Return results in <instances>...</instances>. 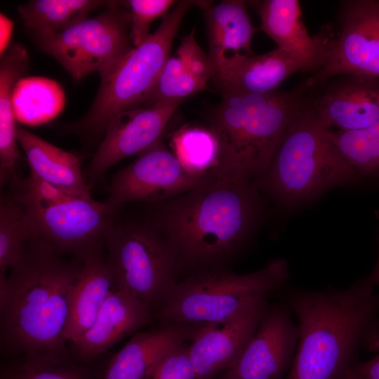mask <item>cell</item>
Wrapping results in <instances>:
<instances>
[{"label": "cell", "mask_w": 379, "mask_h": 379, "mask_svg": "<svg viewBox=\"0 0 379 379\" xmlns=\"http://www.w3.org/2000/svg\"><path fill=\"white\" fill-rule=\"evenodd\" d=\"M157 204L150 223L174 249L179 276L225 268L253 233L262 211L252 182L215 177Z\"/></svg>", "instance_id": "6da1fadb"}, {"label": "cell", "mask_w": 379, "mask_h": 379, "mask_svg": "<svg viewBox=\"0 0 379 379\" xmlns=\"http://www.w3.org/2000/svg\"><path fill=\"white\" fill-rule=\"evenodd\" d=\"M366 277L342 289L285 291L298 344L284 379H344L361 351L379 352V293Z\"/></svg>", "instance_id": "7a4b0ae2"}, {"label": "cell", "mask_w": 379, "mask_h": 379, "mask_svg": "<svg viewBox=\"0 0 379 379\" xmlns=\"http://www.w3.org/2000/svg\"><path fill=\"white\" fill-rule=\"evenodd\" d=\"M65 256L29 241L20 262L0 283L1 348L8 354L67 359L63 333L84 262Z\"/></svg>", "instance_id": "3957f363"}, {"label": "cell", "mask_w": 379, "mask_h": 379, "mask_svg": "<svg viewBox=\"0 0 379 379\" xmlns=\"http://www.w3.org/2000/svg\"><path fill=\"white\" fill-rule=\"evenodd\" d=\"M305 100L298 92H230L208 116L218 146L212 176L253 182L267 168Z\"/></svg>", "instance_id": "277c9868"}, {"label": "cell", "mask_w": 379, "mask_h": 379, "mask_svg": "<svg viewBox=\"0 0 379 379\" xmlns=\"http://www.w3.org/2000/svg\"><path fill=\"white\" fill-rule=\"evenodd\" d=\"M357 175L305 101L267 168L252 183L280 206L292 208L353 181Z\"/></svg>", "instance_id": "5b68a950"}, {"label": "cell", "mask_w": 379, "mask_h": 379, "mask_svg": "<svg viewBox=\"0 0 379 379\" xmlns=\"http://www.w3.org/2000/svg\"><path fill=\"white\" fill-rule=\"evenodd\" d=\"M11 197L23 208L31 239L84 260L103 250L114 211L90 194L60 189L32 174L12 182Z\"/></svg>", "instance_id": "8992f818"}, {"label": "cell", "mask_w": 379, "mask_h": 379, "mask_svg": "<svg viewBox=\"0 0 379 379\" xmlns=\"http://www.w3.org/2000/svg\"><path fill=\"white\" fill-rule=\"evenodd\" d=\"M289 276V264L284 258L274 259L263 268L247 274L225 268L196 272L178 282L157 313L164 326L222 321L250 302L280 291Z\"/></svg>", "instance_id": "52a82bcc"}, {"label": "cell", "mask_w": 379, "mask_h": 379, "mask_svg": "<svg viewBox=\"0 0 379 379\" xmlns=\"http://www.w3.org/2000/svg\"><path fill=\"white\" fill-rule=\"evenodd\" d=\"M209 1H180L163 18L157 30L133 48L104 79L93 103L72 128L86 135L105 133L120 113L142 107L170 58V51L182 20L193 6L205 9Z\"/></svg>", "instance_id": "ba28073f"}, {"label": "cell", "mask_w": 379, "mask_h": 379, "mask_svg": "<svg viewBox=\"0 0 379 379\" xmlns=\"http://www.w3.org/2000/svg\"><path fill=\"white\" fill-rule=\"evenodd\" d=\"M105 246L113 288L159 310L179 281L177 256L169 242L150 222L114 223Z\"/></svg>", "instance_id": "9c48e42d"}, {"label": "cell", "mask_w": 379, "mask_h": 379, "mask_svg": "<svg viewBox=\"0 0 379 379\" xmlns=\"http://www.w3.org/2000/svg\"><path fill=\"white\" fill-rule=\"evenodd\" d=\"M113 1L99 15L58 32L32 34L38 46L79 81L97 72L105 78L133 48L130 12Z\"/></svg>", "instance_id": "30bf717a"}, {"label": "cell", "mask_w": 379, "mask_h": 379, "mask_svg": "<svg viewBox=\"0 0 379 379\" xmlns=\"http://www.w3.org/2000/svg\"><path fill=\"white\" fill-rule=\"evenodd\" d=\"M212 177L187 171L161 137L113 175L105 203L114 212L128 202L160 204L194 189Z\"/></svg>", "instance_id": "8fae6325"}, {"label": "cell", "mask_w": 379, "mask_h": 379, "mask_svg": "<svg viewBox=\"0 0 379 379\" xmlns=\"http://www.w3.org/2000/svg\"><path fill=\"white\" fill-rule=\"evenodd\" d=\"M339 18L327 58L309 79V86L346 74L379 79V0L343 1Z\"/></svg>", "instance_id": "7c38bea8"}, {"label": "cell", "mask_w": 379, "mask_h": 379, "mask_svg": "<svg viewBox=\"0 0 379 379\" xmlns=\"http://www.w3.org/2000/svg\"><path fill=\"white\" fill-rule=\"evenodd\" d=\"M291 314L284 301L269 305L241 355L220 379H284L299 338Z\"/></svg>", "instance_id": "4fadbf2b"}, {"label": "cell", "mask_w": 379, "mask_h": 379, "mask_svg": "<svg viewBox=\"0 0 379 379\" xmlns=\"http://www.w3.org/2000/svg\"><path fill=\"white\" fill-rule=\"evenodd\" d=\"M267 299L250 302L226 320L197 325L189 344L197 379H215L236 362L267 310Z\"/></svg>", "instance_id": "5bb4252c"}, {"label": "cell", "mask_w": 379, "mask_h": 379, "mask_svg": "<svg viewBox=\"0 0 379 379\" xmlns=\"http://www.w3.org/2000/svg\"><path fill=\"white\" fill-rule=\"evenodd\" d=\"M181 103L161 102L118 114L108 125L88 166L90 178L97 180L115 164L153 145L162 137L167 123Z\"/></svg>", "instance_id": "9a60e30c"}, {"label": "cell", "mask_w": 379, "mask_h": 379, "mask_svg": "<svg viewBox=\"0 0 379 379\" xmlns=\"http://www.w3.org/2000/svg\"><path fill=\"white\" fill-rule=\"evenodd\" d=\"M310 105L323 128H368L379 122V79L359 74L337 77Z\"/></svg>", "instance_id": "2e32d148"}, {"label": "cell", "mask_w": 379, "mask_h": 379, "mask_svg": "<svg viewBox=\"0 0 379 379\" xmlns=\"http://www.w3.org/2000/svg\"><path fill=\"white\" fill-rule=\"evenodd\" d=\"M262 30L297 64L315 73L324 64L332 37L311 36L302 19L298 0L256 1Z\"/></svg>", "instance_id": "e0dca14e"}, {"label": "cell", "mask_w": 379, "mask_h": 379, "mask_svg": "<svg viewBox=\"0 0 379 379\" xmlns=\"http://www.w3.org/2000/svg\"><path fill=\"white\" fill-rule=\"evenodd\" d=\"M152 310L131 295L112 288L92 326L70 343L75 354L90 360L148 324Z\"/></svg>", "instance_id": "ac0fdd59"}, {"label": "cell", "mask_w": 379, "mask_h": 379, "mask_svg": "<svg viewBox=\"0 0 379 379\" xmlns=\"http://www.w3.org/2000/svg\"><path fill=\"white\" fill-rule=\"evenodd\" d=\"M204 10L213 77L239 58L253 54L251 43L257 29L244 1H222Z\"/></svg>", "instance_id": "d6986e66"}, {"label": "cell", "mask_w": 379, "mask_h": 379, "mask_svg": "<svg viewBox=\"0 0 379 379\" xmlns=\"http://www.w3.org/2000/svg\"><path fill=\"white\" fill-rule=\"evenodd\" d=\"M197 327L175 324L135 333L112 358L104 379H145L167 353L192 339Z\"/></svg>", "instance_id": "ffe728a7"}, {"label": "cell", "mask_w": 379, "mask_h": 379, "mask_svg": "<svg viewBox=\"0 0 379 379\" xmlns=\"http://www.w3.org/2000/svg\"><path fill=\"white\" fill-rule=\"evenodd\" d=\"M299 71L291 57L277 48L266 53L244 56L212 77L221 94L230 92L267 94Z\"/></svg>", "instance_id": "44dd1931"}, {"label": "cell", "mask_w": 379, "mask_h": 379, "mask_svg": "<svg viewBox=\"0 0 379 379\" xmlns=\"http://www.w3.org/2000/svg\"><path fill=\"white\" fill-rule=\"evenodd\" d=\"M84 266L72 291L63 338L72 343L93 324L114 281L103 250L84 259Z\"/></svg>", "instance_id": "7402d4cb"}, {"label": "cell", "mask_w": 379, "mask_h": 379, "mask_svg": "<svg viewBox=\"0 0 379 379\" xmlns=\"http://www.w3.org/2000/svg\"><path fill=\"white\" fill-rule=\"evenodd\" d=\"M29 56L21 44H10L0 62V178L1 183L15 180L14 168L20 158L17 126L13 109L15 84L27 70Z\"/></svg>", "instance_id": "603a6c76"}, {"label": "cell", "mask_w": 379, "mask_h": 379, "mask_svg": "<svg viewBox=\"0 0 379 379\" xmlns=\"http://www.w3.org/2000/svg\"><path fill=\"white\" fill-rule=\"evenodd\" d=\"M17 138L29 164V173L60 189L90 194L77 156L22 127H17Z\"/></svg>", "instance_id": "cb8c5ba5"}, {"label": "cell", "mask_w": 379, "mask_h": 379, "mask_svg": "<svg viewBox=\"0 0 379 379\" xmlns=\"http://www.w3.org/2000/svg\"><path fill=\"white\" fill-rule=\"evenodd\" d=\"M65 95L55 80L44 77H22L15 86L13 109L22 124L37 126L55 119L63 109Z\"/></svg>", "instance_id": "d4e9b609"}, {"label": "cell", "mask_w": 379, "mask_h": 379, "mask_svg": "<svg viewBox=\"0 0 379 379\" xmlns=\"http://www.w3.org/2000/svg\"><path fill=\"white\" fill-rule=\"evenodd\" d=\"M113 1L34 0L18 6L25 26L32 34L63 31L86 19L93 10Z\"/></svg>", "instance_id": "484cf974"}, {"label": "cell", "mask_w": 379, "mask_h": 379, "mask_svg": "<svg viewBox=\"0 0 379 379\" xmlns=\"http://www.w3.org/2000/svg\"><path fill=\"white\" fill-rule=\"evenodd\" d=\"M173 154L189 173L211 175L217 165L218 146L211 131L197 126H185L171 138Z\"/></svg>", "instance_id": "4316f807"}, {"label": "cell", "mask_w": 379, "mask_h": 379, "mask_svg": "<svg viewBox=\"0 0 379 379\" xmlns=\"http://www.w3.org/2000/svg\"><path fill=\"white\" fill-rule=\"evenodd\" d=\"M325 130L357 174L379 178V122L359 130Z\"/></svg>", "instance_id": "83f0119b"}, {"label": "cell", "mask_w": 379, "mask_h": 379, "mask_svg": "<svg viewBox=\"0 0 379 379\" xmlns=\"http://www.w3.org/2000/svg\"><path fill=\"white\" fill-rule=\"evenodd\" d=\"M31 235L25 211L11 195L0 201V281L21 260Z\"/></svg>", "instance_id": "f1b7e54d"}, {"label": "cell", "mask_w": 379, "mask_h": 379, "mask_svg": "<svg viewBox=\"0 0 379 379\" xmlns=\"http://www.w3.org/2000/svg\"><path fill=\"white\" fill-rule=\"evenodd\" d=\"M206 86L186 70L179 58L170 57L142 107H150L161 102H182Z\"/></svg>", "instance_id": "f546056e"}, {"label": "cell", "mask_w": 379, "mask_h": 379, "mask_svg": "<svg viewBox=\"0 0 379 379\" xmlns=\"http://www.w3.org/2000/svg\"><path fill=\"white\" fill-rule=\"evenodd\" d=\"M1 379H88V375L67 359L22 357L20 363L3 371Z\"/></svg>", "instance_id": "4dcf8cb0"}, {"label": "cell", "mask_w": 379, "mask_h": 379, "mask_svg": "<svg viewBox=\"0 0 379 379\" xmlns=\"http://www.w3.org/2000/svg\"><path fill=\"white\" fill-rule=\"evenodd\" d=\"M173 0H130L126 4L130 9L131 40L134 47L140 45L150 35L152 22L159 17H164L171 6Z\"/></svg>", "instance_id": "1f68e13d"}, {"label": "cell", "mask_w": 379, "mask_h": 379, "mask_svg": "<svg viewBox=\"0 0 379 379\" xmlns=\"http://www.w3.org/2000/svg\"><path fill=\"white\" fill-rule=\"evenodd\" d=\"M190 342L167 353L149 372L145 379H197L190 353Z\"/></svg>", "instance_id": "d6a6232c"}, {"label": "cell", "mask_w": 379, "mask_h": 379, "mask_svg": "<svg viewBox=\"0 0 379 379\" xmlns=\"http://www.w3.org/2000/svg\"><path fill=\"white\" fill-rule=\"evenodd\" d=\"M177 57L189 73L204 84H206L212 77L213 69L208 55L198 45L194 29L182 39Z\"/></svg>", "instance_id": "836d02e7"}, {"label": "cell", "mask_w": 379, "mask_h": 379, "mask_svg": "<svg viewBox=\"0 0 379 379\" xmlns=\"http://www.w3.org/2000/svg\"><path fill=\"white\" fill-rule=\"evenodd\" d=\"M363 379H379V353L365 361H357L352 367Z\"/></svg>", "instance_id": "e575fe53"}, {"label": "cell", "mask_w": 379, "mask_h": 379, "mask_svg": "<svg viewBox=\"0 0 379 379\" xmlns=\"http://www.w3.org/2000/svg\"><path fill=\"white\" fill-rule=\"evenodd\" d=\"M14 22L6 16L0 14V53L1 56L9 47V41L13 33Z\"/></svg>", "instance_id": "d590c367"}, {"label": "cell", "mask_w": 379, "mask_h": 379, "mask_svg": "<svg viewBox=\"0 0 379 379\" xmlns=\"http://www.w3.org/2000/svg\"><path fill=\"white\" fill-rule=\"evenodd\" d=\"M368 279L375 286H379V257L375 267L371 274L368 277Z\"/></svg>", "instance_id": "8d00e7d4"}, {"label": "cell", "mask_w": 379, "mask_h": 379, "mask_svg": "<svg viewBox=\"0 0 379 379\" xmlns=\"http://www.w3.org/2000/svg\"><path fill=\"white\" fill-rule=\"evenodd\" d=\"M344 379H363L353 368H351Z\"/></svg>", "instance_id": "74e56055"}]
</instances>
